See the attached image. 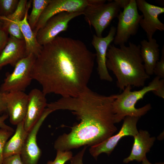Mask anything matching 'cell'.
<instances>
[{
  "label": "cell",
  "instance_id": "obj_28",
  "mask_svg": "<svg viewBox=\"0 0 164 164\" xmlns=\"http://www.w3.org/2000/svg\"><path fill=\"white\" fill-rule=\"evenodd\" d=\"M87 146H84V148L70 159V164H84L83 158Z\"/></svg>",
  "mask_w": 164,
  "mask_h": 164
},
{
  "label": "cell",
  "instance_id": "obj_22",
  "mask_svg": "<svg viewBox=\"0 0 164 164\" xmlns=\"http://www.w3.org/2000/svg\"><path fill=\"white\" fill-rule=\"evenodd\" d=\"M50 0H32V6L30 14L28 16V23L33 30L42 12L48 5Z\"/></svg>",
  "mask_w": 164,
  "mask_h": 164
},
{
  "label": "cell",
  "instance_id": "obj_25",
  "mask_svg": "<svg viewBox=\"0 0 164 164\" xmlns=\"http://www.w3.org/2000/svg\"><path fill=\"white\" fill-rule=\"evenodd\" d=\"M13 132L0 128V164H3V151L5 145Z\"/></svg>",
  "mask_w": 164,
  "mask_h": 164
},
{
  "label": "cell",
  "instance_id": "obj_6",
  "mask_svg": "<svg viewBox=\"0 0 164 164\" xmlns=\"http://www.w3.org/2000/svg\"><path fill=\"white\" fill-rule=\"evenodd\" d=\"M138 11L136 0H130L128 5L120 11L117 17L118 22L113 40L114 45H125L131 36L136 34L143 18Z\"/></svg>",
  "mask_w": 164,
  "mask_h": 164
},
{
  "label": "cell",
  "instance_id": "obj_7",
  "mask_svg": "<svg viewBox=\"0 0 164 164\" xmlns=\"http://www.w3.org/2000/svg\"><path fill=\"white\" fill-rule=\"evenodd\" d=\"M36 58L31 54L19 61L13 71L7 75L0 87V91L7 93L25 91L32 80L31 72Z\"/></svg>",
  "mask_w": 164,
  "mask_h": 164
},
{
  "label": "cell",
  "instance_id": "obj_26",
  "mask_svg": "<svg viewBox=\"0 0 164 164\" xmlns=\"http://www.w3.org/2000/svg\"><path fill=\"white\" fill-rule=\"evenodd\" d=\"M156 76L161 79L164 78V46L162 50V55L161 59L156 63L153 71Z\"/></svg>",
  "mask_w": 164,
  "mask_h": 164
},
{
  "label": "cell",
  "instance_id": "obj_21",
  "mask_svg": "<svg viewBox=\"0 0 164 164\" xmlns=\"http://www.w3.org/2000/svg\"><path fill=\"white\" fill-rule=\"evenodd\" d=\"M27 133L24 128V121L17 125L14 135L6 142L4 146V159L13 155L20 154Z\"/></svg>",
  "mask_w": 164,
  "mask_h": 164
},
{
  "label": "cell",
  "instance_id": "obj_23",
  "mask_svg": "<svg viewBox=\"0 0 164 164\" xmlns=\"http://www.w3.org/2000/svg\"><path fill=\"white\" fill-rule=\"evenodd\" d=\"M19 0H0V16L6 17L16 9Z\"/></svg>",
  "mask_w": 164,
  "mask_h": 164
},
{
  "label": "cell",
  "instance_id": "obj_32",
  "mask_svg": "<svg viewBox=\"0 0 164 164\" xmlns=\"http://www.w3.org/2000/svg\"><path fill=\"white\" fill-rule=\"evenodd\" d=\"M121 8L124 9L129 4L130 0H116Z\"/></svg>",
  "mask_w": 164,
  "mask_h": 164
},
{
  "label": "cell",
  "instance_id": "obj_18",
  "mask_svg": "<svg viewBox=\"0 0 164 164\" xmlns=\"http://www.w3.org/2000/svg\"><path fill=\"white\" fill-rule=\"evenodd\" d=\"M140 52L145 70L149 76L153 74L154 69L159 60V45L153 38L143 39L140 42Z\"/></svg>",
  "mask_w": 164,
  "mask_h": 164
},
{
  "label": "cell",
  "instance_id": "obj_27",
  "mask_svg": "<svg viewBox=\"0 0 164 164\" xmlns=\"http://www.w3.org/2000/svg\"><path fill=\"white\" fill-rule=\"evenodd\" d=\"M2 24H0V55L6 45L9 37V33L3 28Z\"/></svg>",
  "mask_w": 164,
  "mask_h": 164
},
{
  "label": "cell",
  "instance_id": "obj_20",
  "mask_svg": "<svg viewBox=\"0 0 164 164\" xmlns=\"http://www.w3.org/2000/svg\"><path fill=\"white\" fill-rule=\"evenodd\" d=\"M27 2V0H19L16 9L12 14L6 17L0 16L3 28L10 35L19 39L24 38L17 23L25 16Z\"/></svg>",
  "mask_w": 164,
  "mask_h": 164
},
{
  "label": "cell",
  "instance_id": "obj_9",
  "mask_svg": "<svg viewBox=\"0 0 164 164\" xmlns=\"http://www.w3.org/2000/svg\"><path fill=\"white\" fill-rule=\"evenodd\" d=\"M140 118L126 117L121 128L117 133L98 144L91 146L89 150L91 155L96 160L101 153L110 155L122 138L128 136L134 137L138 133L137 124Z\"/></svg>",
  "mask_w": 164,
  "mask_h": 164
},
{
  "label": "cell",
  "instance_id": "obj_16",
  "mask_svg": "<svg viewBox=\"0 0 164 164\" xmlns=\"http://www.w3.org/2000/svg\"><path fill=\"white\" fill-rule=\"evenodd\" d=\"M26 57L24 39L10 35L7 43L0 55V69L8 64L14 67L19 61Z\"/></svg>",
  "mask_w": 164,
  "mask_h": 164
},
{
  "label": "cell",
  "instance_id": "obj_17",
  "mask_svg": "<svg viewBox=\"0 0 164 164\" xmlns=\"http://www.w3.org/2000/svg\"><path fill=\"white\" fill-rule=\"evenodd\" d=\"M133 137L134 142L131 152L128 156L124 159V163L134 160L142 162L146 158V153L150 151L155 140V137H150L148 131L142 130L138 131Z\"/></svg>",
  "mask_w": 164,
  "mask_h": 164
},
{
  "label": "cell",
  "instance_id": "obj_13",
  "mask_svg": "<svg viewBox=\"0 0 164 164\" xmlns=\"http://www.w3.org/2000/svg\"><path fill=\"white\" fill-rule=\"evenodd\" d=\"M116 28L111 26L108 35L105 37H98L94 35L91 43L96 51V58L97 63V71L100 79L111 82L113 78L109 74L106 64V55L108 47L113 41Z\"/></svg>",
  "mask_w": 164,
  "mask_h": 164
},
{
  "label": "cell",
  "instance_id": "obj_31",
  "mask_svg": "<svg viewBox=\"0 0 164 164\" xmlns=\"http://www.w3.org/2000/svg\"><path fill=\"white\" fill-rule=\"evenodd\" d=\"M8 114H4L0 116V128L6 129L12 132H14V129L12 127L6 125L5 121L8 118Z\"/></svg>",
  "mask_w": 164,
  "mask_h": 164
},
{
  "label": "cell",
  "instance_id": "obj_30",
  "mask_svg": "<svg viewBox=\"0 0 164 164\" xmlns=\"http://www.w3.org/2000/svg\"><path fill=\"white\" fill-rule=\"evenodd\" d=\"M7 112L6 93L0 91V116Z\"/></svg>",
  "mask_w": 164,
  "mask_h": 164
},
{
  "label": "cell",
  "instance_id": "obj_5",
  "mask_svg": "<svg viewBox=\"0 0 164 164\" xmlns=\"http://www.w3.org/2000/svg\"><path fill=\"white\" fill-rule=\"evenodd\" d=\"M106 0H95L83 12L85 19L94 29L96 35L102 37L104 29L117 17L121 8L116 0L105 3Z\"/></svg>",
  "mask_w": 164,
  "mask_h": 164
},
{
  "label": "cell",
  "instance_id": "obj_34",
  "mask_svg": "<svg viewBox=\"0 0 164 164\" xmlns=\"http://www.w3.org/2000/svg\"><path fill=\"white\" fill-rule=\"evenodd\" d=\"M2 24V22L0 21V24Z\"/></svg>",
  "mask_w": 164,
  "mask_h": 164
},
{
  "label": "cell",
  "instance_id": "obj_2",
  "mask_svg": "<svg viewBox=\"0 0 164 164\" xmlns=\"http://www.w3.org/2000/svg\"><path fill=\"white\" fill-rule=\"evenodd\" d=\"M117 94L102 95L87 87L75 97H61L48 103L53 112L70 111L80 120L71 128L70 133L59 136L54 146L56 150L70 151L82 146H92L104 141L118 129L112 110Z\"/></svg>",
  "mask_w": 164,
  "mask_h": 164
},
{
  "label": "cell",
  "instance_id": "obj_8",
  "mask_svg": "<svg viewBox=\"0 0 164 164\" xmlns=\"http://www.w3.org/2000/svg\"><path fill=\"white\" fill-rule=\"evenodd\" d=\"M95 0H50L33 30L36 36L38 30L54 15L63 12H81Z\"/></svg>",
  "mask_w": 164,
  "mask_h": 164
},
{
  "label": "cell",
  "instance_id": "obj_33",
  "mask_svg": "<svg viewBox=\"0 0 164 164\" xmlns=\"http://www.w3.org/2000/svg\"><path fill=\"white\" fill-rule=\"evenodd\" d=\"M142 162V164H153L150 162L147 158H145ZM154 164H164V163L163 162H159L155 163Z\"/></svg>",
  "mask_w": 164,
  "mask_h": 164
},
{
  "label": "cell",
  "instance_id": "obj_3",
  "mask_svg": "<svg viewBox=\"0 0 164 164\" xmlns=\"http://www.w3.org/2000/svg\"><path fill=\"white\" fill-rule=\"evenodd\" d=\"M140 45L129 42L117 47L110 44L107 53L108 70L116 77L117 85L121 90L128 86H144L150 76L145 72L141 56Z\"/></svg>",
  "mask_w": 164,
  "mask_h": 164
},
{
  "label": "cell",
  "instance_id": "obj_12",
  "mask_svg": "<svg viewBox=\"0 0 164 164\" xmlns=\"http://www.w3.org/2000/svg\"><path fill=\"white\" fill-rule=\"evenodd\" d=\"M53 112L49 108H46L39 119L28 132L20 154L23 164H38L42 152L37 143V135L44 121Z\"/></svg>",
  "mask_w": 164,
  "mask_h": 164
},
{
  "label": "cell",
  "instance_id": "obj_29",
  "mask_svg": "<svg viewBox=\"0 0 164 164\" xmlns=\"http://www.w3.org/2000/svg\"><path fill=\"white\" fill-rule=\"evenodd\" d=\"M3 164H23L20 154L13 155L3 159Z\"/></svg>",
  "mask_w": 164,
  "mask_h": 164
},
{
  "label": "cell",
  "instance_id": "obj_24",
  "mask_svg": "<svg viewBox=\"0 0 164 164\" xmlns=\"http://www.w3.org/2000/svg\"><path fill=\"white\" fill-rule=\"evenodd\" d=\"M73 157V153L70 151L57 150L55 159L53 161H48L46 164H64Z\"/></svg>",
  "mask_w": 164,
  "mask_h": 164
},
{
  "label": "cell",
  "instance_id": "obj_4",
  "mask_svg": "<svg viewBox=\"0 0 164 164\" xmlns=\"http://www.w3.org/2000/svg\"><path fill=\"white\" fill-rule=\"evenodd\" d=\"M164 88V79L156 76L146 86L138 91H132L131 86L126 87L120 94H117L112 103V110L115 123L120 122L127 116L138 117L145 114L151 108V105L136 108L135 105L139 100L150 91Z\"/></svg>",
  "mask_w": 164,
  "mask_h": 164
},
{
  "label": "cell",
  "instance_id": "obj_19",
  "mask_svg": "<svg viewBox=\"0 0 164 164\" xmlns=\"http://www.w3.org/2000/svg\"><path fill=\"white\" fill-rule=\"evenodd\" d=\"M32 2V0L27 2L25 16L22 20L18 22L17 24L25 41L26 56L33 54L36 57L40 53L42 46L37 42L36 36L28 21V12Z\"/></svg>",
  "mask_w": 164,
  "mask_h": 164
},
{
  "label": "cell",
  "instance_id": "obj_11",
  "mask_svg": "<svg viewBox=\"0 0 164 164\" xmlns=\"http://www.w3.org/2000/svg\"><path fill=\"white\" fill-rule=\"evenodd\" d=\"M138 9L143 18L139 26L146 33L148 40L153 38L157 31L164 30V24L159 19V15L164 12V8L150 4L145 0H136Z\"/></svg>",
  "mask_w": 164,
  "mask_h": 164
},
{
  "label": "cell",
  "instance_id": "obj_14",
  "mask_svg": "<svg viewBox=\"0 0 164 164\" xmlns=\"http://www.w3.org/2000/svg\"><path fill=\"white\" fill-rule=\"evenodd\" d=\"M7 112L10 123L17 125L24 121L26 114L28 95L24 91L6 93Z\"/></svg>",
  "mask_w": 164,
  "mask_h": 164
},
{
  "label": "cell",
  "instance_id": "obj_15",
  "mask_svg": "<svg viewBox=\"0 0 164 164\" xmlns=\"http://www.w3.org/2000/svg\"><path fill=\"white\" fill-rule=\"evenodd\" d=\"M28 103L24 120V127L28 132L42 114L47 103L45 95L40 90L35 88L28 94Z\"/></svg>",
  "mask_w": 164,
  "mask_h": 164
},
{
  "label": "cell",
  "instance_id": "obj_1",
  "mask_svg": "<svg viewBox=\"0 0 164 164\" xmlns=\"http://www.w3.org/2000/svg\"><path fill=\"white\" fill-rule=\"evenodd\" d=\"M96 55L82 41L57 36L42 46L31 72L45 95L75 97L87 87Z\"/></svg>",
  "mask_w": 164,
  "mask_h": 164
},
{
  "label": "cell",
  "instance_id": "obj_10",
  "mask_svg": "<svg viewBox=\"0 0 164 164\" xmlns=\"http://www.w3.org/2000/svg\"><path fill=\"white\" fill-rule=\"evenodd\" d=\"M83 14L81 12H63L54 15L37 32V42L42 46L50 43L60 32L67 30L70 20Z\"/></svg>",
  "mask_w": 164,
  "mask_h": 164
}]
</instances>
